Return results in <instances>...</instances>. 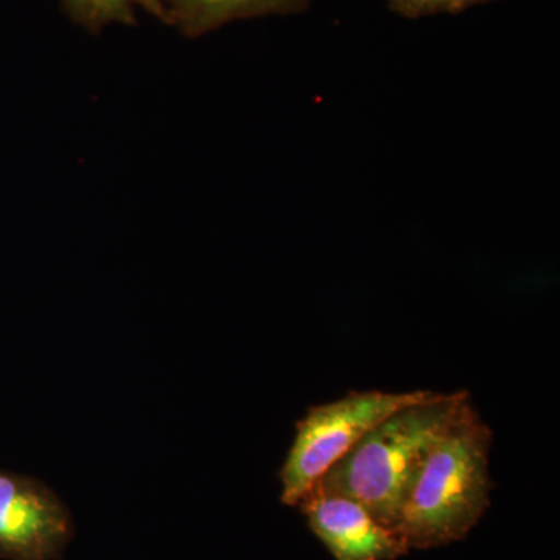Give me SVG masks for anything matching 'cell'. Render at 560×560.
<instances>
[{
    "mask_svg": "<svg viewBox=\"0 0 560 560\" xmlns=\"http://www.w3.org/2000/svg\"><path fill=\"white\" fill-rule=\"evenodd\" d=\"M70 20L92 33L110 24H136L130 0H60Z\"/></svg>",
    "mask_w": 560,
    "mask_h": 560,
    "instance_id": "7",
    "label": "cell"
},
{
    "mask_svg": "<svg viewBox=\"0 0 560 560\" xmlns=\"http://www.w3.org/2000/svg\"><path fill=\"white\" fill-rule=\"evenodd\" d=\"M298 506L335 560H396L410 552L396 530L348 497L311 490Z\"/></svg>",
    "mask_w": 560,
    "mask_h": 560,
    "instance_id": "5",
    "label": "cell"
},
{
    "mask_svg": "<svg viewBox=\"0 0 560 560\" xmlns=\"http://www.w3.org/2000/svg\"><path fill=\"white\" fill-rule=\"evenodd\" d=\"M493 2V0H471V7L482 5V3Z\"/></svg>",
    "mask_w": 560,
    "mask_h": 560,
    "instance_id": "10",
    "label": "cell"
},
{
    "mask_svg": "<svg viewBox=\"0 0 560 560\" xmlns=\"http://www.w3.org/2000/svg\"><path fill=\"white\" fill-rule=\"evenodd\" d=\"M389 10L404 20H423L438 14H458L471 9V0H388Z\"/></svg>",
    "mask_w": 560,
    "mask_h": 560,
    "instance_id": "8",
    "label": "cell"
},
{
    "mask_svg": "<svg viewBox=\"0 0 560 560\" xmlns=\"http://www.w3.org/2000/svg\"><path fill=\"white\" fill-rule=\"evenodd\" d=\"M431 394L429 389L350 390L341 399L312 407L298 422L296 438L280 470V501L298 506L313 485L386 416Z\"/></svg>",
    "mask_w": 560,
    "mask_h": 560,
    "instance_id": "3",
    "label": "cell"
},
{
    "mask_svg": "<svg viewBox=\"0 0 560 560\" xmlns=\"http://www.w3.org/2000/svg\"><path fill=\"white\" fill-rule=\"evenodd\" d=\"M470 404V394L463 389L433 393L427 399L390 412L311 490L348 497L366 508L382 525L396 530L420 466Z\"/></svg>",
    "mask_w": 560,
    "mask_h": 560,
    "instance_id": "1",
    "label": "cell"
},
{
    "mask_svg": "<svg viewBox=\"0 0 560 560\" xmlns=\"http://www.w3.org/2000/svg\"><path fill=\"white\" fill-rule=\"evenodd\" d=\"M72 536L61 501L43 485L0 471V558L55 560Z\"/></svg>",
    "mask_w": 560,
    "mask_h": 560,
    "instance_id": "4",
    "label": "cell"
},
{
    "mask_svg": "<svg viewBox=\"0 0 560 560\" xmlns=\"http://www.w3.org/2000/svg\"><path fill=\"white\" fill-rule=\"evenodd\" d=\"M132 5H140L147 13H150L151 16L156 18L164 24H167V18H165V11L162 9L161 0H130Z\"/></svg>",
    "mask_w": 560,
    "mask_h": 560,
    "instance_id": "9",
    "label": "cell"
},
{
    "mask_svg": "<svg viewBox=\"0 0 560 560\" xmlns=\"http://www.w3.org/2000/svg\"><path fill=\"white\" fill-rule=\"evenodd\" d=\"M167 25L187 38H200L235 21L289 16L308 10L312 0H161Z\"/></svg>",
    "mask_w": 560,
    "mask_h": 560,
    "instance_id": "6",
    "label": "cell"
},
{
    "mask_svg": "<svg viewBox=\"0 0 560 560\" xmlns=\"http://www.w3.org/2000/svg\"><path fill=\"white\" fill-rule=\"evenodd\" d=\"M492 429L474 405L433 445L412 481L397 522L408 550L466 539L490 506Z\"/></svg>",
    "mask_w": 560,
    "mask_h": 560,
    "instance_id": "2",
    "label": "cell"
}]
</instances>
